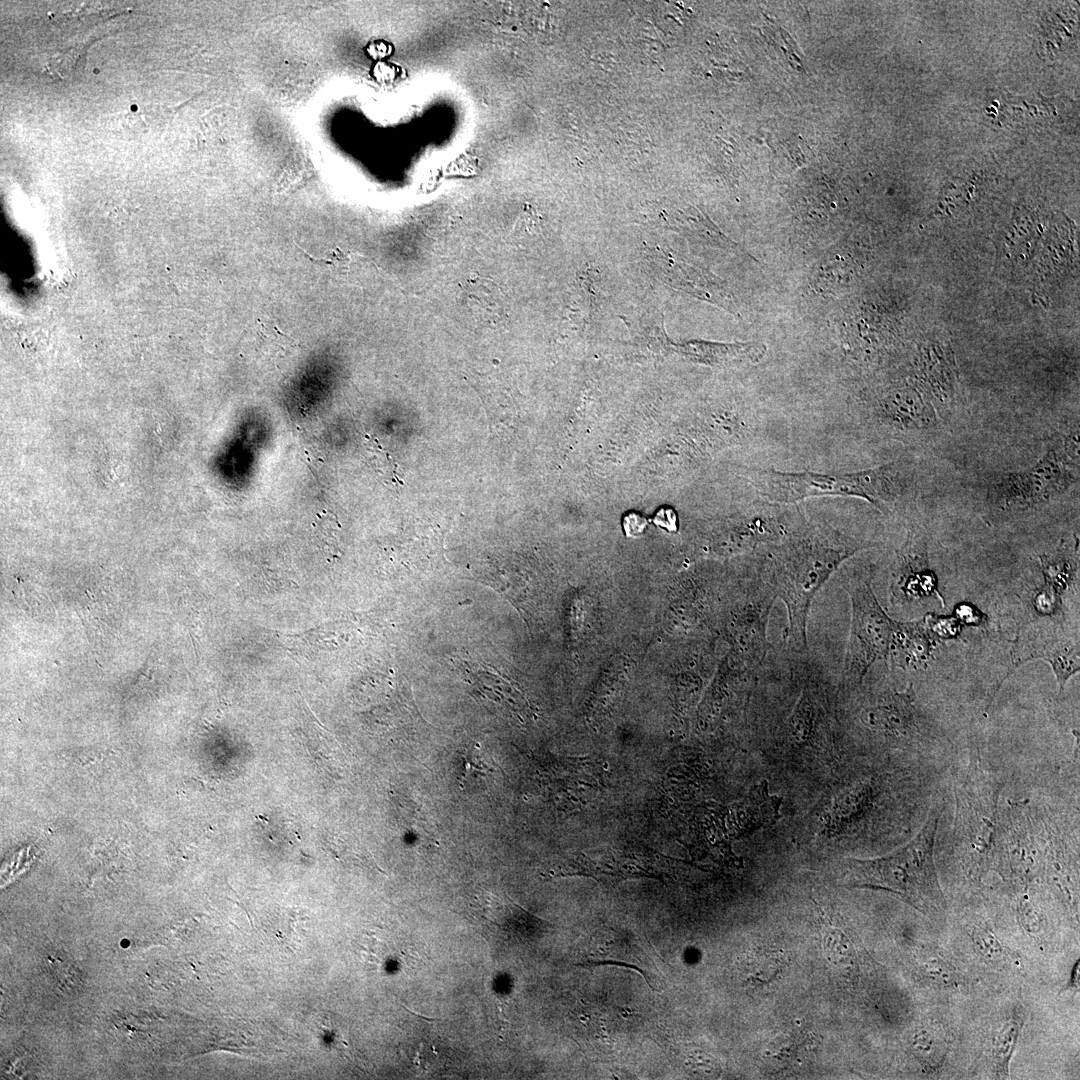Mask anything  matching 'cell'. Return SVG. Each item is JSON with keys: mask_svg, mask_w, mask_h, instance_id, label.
<instances>
[{"mask_svg": "<svg viewBox=\"0 0 1080 1080\" xmlns=\"http://www.w3.org/2000/svg\"><path fill=\"white\" fill-rule=\"evenodd\" d=\"M876 545L815 524L793 529L772 547V552L760 561L761 571L787 610L782 638L785 646L808 650L807 625L816 594L844 561Z\"/></svg>", "mask_w": 1080, "mask_h": 1080, "instance_id": "obj_1", "label": "cell"}, {"mask_svg": "<svg viewBox=\"0 0 1080 1080\" xmlns=\"http://www.w3.org/2000/svg\"><path fill=\"white\" fill-rule=\"evenodd\" d=\"M937 825L934 810L917 835L895 852L876 859H849L848 886L889 891L931 920L944 917L947 903L933 855Z\"/></svg>", "mask_w": 1080, "mask_h": 1080, "instance_id": "obj_2", "label": "cell"}, {"mask_svg": "<svg viewBox=\"0 0 1080 1080\" xmlns=\"http://www.w3.org/2000/svg\"><path fill=\"white\" fill-rule=\"evenodd\" d=\"M752 486L772 502L794 503L819 496L862 498L881 508L903 493L905 484L893 464L851 473L782 472L752 467L747 471Z\"/></svg>", "mask_w": 1080, "mask_h": 1080, "instance_id": "obj_3", "label": "cell"}, {"mask_svg": "<svg viewBox=\"0 0 1080 1080\" xmlns=\"http://www.w3.org/2000/svg\"><path fill=\"white\" fill-rule=\"evenodd\" d=\"M871 582L869 569L848 571L841 580V587L848 594L851 605L850 630L843 661V677L848 684L860 685L876 662H888L895 620L880 605Z\"/></svg>", "mask_w": 1080, "mask_h": 1080, "instance_id": "obj_4", "label": "cell"}, {"mask_svg": "<svg viewBox=\"0 0 1080 1080\" xmlns=\"http://www.w3.org/2000/svg\"><path fill=\"white\" fill-rule=\"evenodd\" d=\"M1078 465V452L1061 437L1033 466L998 475L989 486V500L1004 511L1043 506L1075 483Z\"/></svg>", "mask_w": 1080, "mask_h": 1080, "instance_id": "obj_5", "label": "cell"}, {"mask_svg": "<svg viewBox=\"0 0 1080 1080\" xmlns=\"http://www.w3.org/2000/svg\"><path fill=\"white\" fill-rule=\"evenodd\" d=\"M1011 659L1012 669L1008 675L1028 661L1040 659L1048 662L1059 692L1080 668L1078 641L1068 638L1057 623L1047 619L1028 622L1019 629Z\"/></svg>", "mask_w": 1080, "mask_h": 1080, "instance_id": "obj_6", "label": "cell"}, {"mask_svg": "<svg viewBox=\"0 0 1080 1080\" xmlns=\"http://www.w3.org/2000/svg\"><path fill=\"white\" fill-rule=\"evenodd\" d=\"M926 597H936L944 606L935 574L929 568L926 544L915 530L909 532L897 552L889 582V600L893 607L905 608Z\"/></svg>", "mask_w": 1080, "mask_h": 1080, "instance_id": "obj_7", "label": "cell"}, {"mask_svg": "<svg viewBox=\"0 0 1080 1080\" xmlns=\"http://www.w3.org/2000/svg\"><path fill=\"white\" fill-rule=\"evenodd\" d=\"M915 699L912 685L904 692L885 693L864 706L860 721L869 729L890 734L909 730L915 724Z\"/></svg>", "mask_w": 1080, "mask_h": 1080, "instance_id": "obj_8", "label": "cell"}, {"mask_svg": "<svg viewBox=\"0 0 1080 1080\" xmlns=\"http://www.w3.org/2000/svg\"><path fill=\"white\" fill-rule=\"evenodd\" d=\"M881 414L890 426L903 432L924 434L936 429L939 423L933 404L912 389L889 396Z\"/></svg>", "mask_w": 1080, "mask_h": 1080, "instance_id": "obj_9", "label": "cell"}, {"mask_svg": "<svg viewBox=\"0 0 1080 1080\" xmlns=\"http://www.w3.org/2000/svg\"><path fill=\"white\" fill-rule=\"evenodd\" d=\"M935 638L923 619L896 621L891 640L888 661L905 671L918 669L931 658Z\"/></svg>", "mask_w": 1080, "mask_h": 1080, "instance_id": "obj_10", "label": "cell"}, {"mask_svg": "<svg viewBox=\"0 0 1080 1080\" xmlns=\"http://www.w3.org/2000/svg\"><path fill=\"white\" fill-rule=\"evenodd\" d=\"M1025 1021L1022 1006L1015 1007L995 1028L990 1044L993 1071L998 1078H1008L1010 1063L1018 1046Z\"/></svg>", "mask_w": 1080, "mask_h": 1080, "instance_id": "obj_11", "label": "cell"}, {"mask_svg": "<svg viewBox=\"0 0 1080 1080\" xmlns=\"http://www.w3.org/2000/svg\"><path fill=\"white\" fill-rule=\"evenodd\" d=\"M947 1032L936 1023H922L915 1028L910 1039V1048L920 1064L929 1070L938 1069L949 1050Z\"/></svg>", "mask_w": 1080, "mask_h": 1080, "instance_id": "obj_12", "label": "cell"}, {"mask_svg": "<svg viewBox=\"0 0 1080 1080\" xmlns=\"http://www.w3.org/2000/svg\"><path fill=\"white\" fill-rule=\"evenodd\" d=\"M917 974L925 984L944 989L964 987L966 980L947 958L937 952L922 954Z\"/></svg>", "mask_w": 1080, "mask_h": 1080, "instance_id": "obj_13", "label": "cell"}, {"mask_svg": "<svg viewBox=\"0 0 1080 1080\" xmlns=\"http://www.w3.org/2000/svg\"><path fill=\"white\" fill-rule=\"evenodd\" d=\"M974 950L987 963L996 967L1020 966L1019 956L991 931L982 925H973L969 931Z\"/></svg>", "mask_w": 1080, "mask_h": 1080, "instance_id": "obj_14", "label": "cell"}, {"mask_svg": "<svg viewBox=\"0 0 1080 1080\" xmlns=\"http://www.w3.org/2000/svg\"><path fill=\"white\" fill-rule=\"evenodd\" d=\"M1039 561L1044 575L1045 588L1060 597L1070 583L1074 572V562L1071 560L1070 555L1067 551L1061 549L1054 554L1040 555Z\"/></svg>", "mask_w": 1080, "mask_h": 1080, "instance_id": "obj_15", "label": "cell"}, {"mask_svg": "<svg viewBox=\"0 0 1080 1080\" xmlns=\"http://www.w3.org/2000/svg\"><path fill=\"white\" fill-rule=\"evenodd\" d=\"M924 620L935 639L950 640L955 639L960 635L961 622L955 616L943 617L928 614L925 616Z\"/></svg>", "mask_w": 1080, "mask_h": 1080, "instance_id": "obj_16", "label": "cell"}, {"mask_svg": "<svg viewBox=\"0 0 1080 1080\" xmlns=\"http://www.w3.org/2000/svg\"><path fill=\"white\" fill-rule=\"evenodd\" d=\"M1019 908L1020 924L1024 930L1030 935L1035 936L1042 933L1046 924L1044 916L1028 902L1021 904Z\"/></svg>", "mask_w": 1080, "mask_h": 1080, "instance_id": "obj_17", "label": "cell"}, {"mask_svg": "<svg viewBox=\"0 0 1080 1080\" xmlns=\"http://www.w3.org/2000/svg\"><path fill=\"white\" fill-rule=\"evenodd\" d=\"M648 520L641 513H627L622 520L623 531L627 537H638L646 529Z\"/></svg>", "mask_w": 1080, "mask_h": 1080, "instance_id": "obj_18", "label": "cell"}, {"mask_svg": "<svg viewBox=\"0 0 1080 1080\" xmlns=\"http://www.w3.org/2000/svg\"><path fill=\"white\" fill-rule=\"evenodd\" d=\"M985 615L973 605L962 603L955 608V617L966 625H978Z\"/></svg>", "mask_w": 1080, "mask_h": 1080, "instance_id": "obj_19", "label": "cell"}, {"mask_svg": "<svg viewBox=\"0 0 1080 1080\" xmlns=\"http://www.w3.org/2000/svg\"><path fill=\"white\" fill-rule=\"evenodd\" d=\"M653 523L657 527H659V528H661V529H663V530H665V531H667L669 533L676 532L677 528H678L677 527V515H676L675 511L673 509H671V508H666L665 507V508L659 509L655 513V515L653 517Z\"/></svg>", "mask_w": 1080, "mask_h": 1080, "instance_id": "obj_20", "label": "cell"}, {"mask_svg": "<svg viewBox=\"0 0 1080 1080\" xmlns=\"http://www.w3.org/2000/svg\"><path fill=\"white\" fill-rule=\"evenodd\" d=\"M1079 984H1080V972H1079V960H1077V962L1074 964V966H1073V968H1072V970L1070 972L1069 979H1068L1066 985L1063 987V989L1060 990L1059 993H1063L1064 991H1067V990H1078L1079 989Z\"/></svg>", "mask_w": 1080, "mask_h": 1080, "instance_id": "obj_21", "label": "cell"}]
</instances>
